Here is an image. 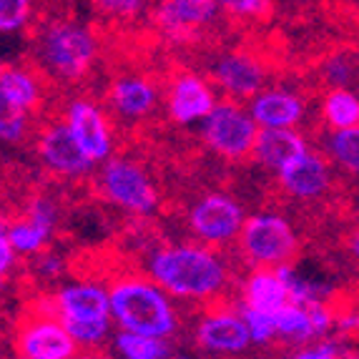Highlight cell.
Wrapping results in <instances>:
<instances>
[{
	"label": "cell",
	"instance_id": "cell-9",
	"mask_svg": "<svg viewBox=\"0 0 359 359\" xmlns=\"http://www.w3.org/2000/svg\"><path fill=\"white\" fill-rule=\"evenodd\" d=\"M219 103L211 78L194 71H179L171 76L166 88V111L179 126L204 123Z\"/></svg>",
	"mask_w": 359,
	"mask_h": 359
},
{
	"label": "cell",
	"instance_id": "cell-22",
	"mask_svg": "<svg viewBox=\"0 0 359 359\" xmlns=\"http://www.w3.org/2000/svg\"><path fill=\"white\" fill-rule=\"evenodd\" d=\"M317 324L311 317L309 304H292L276 311V337H284L289 341H306L317 337Z\"/></svg>",
	"mask_w": 359,
	"mask_h": 359
},
{
	"label": "cell",
	"instance_id": "cell-44",
	"mask_svg": "<svg viewBox=\"0 0 359 359\" xmlns=\"http://www.w3.org/2000/svg\"><path fill=\"white\" fill-rule=\"evenodd\" d=\"M352 359H359V357H352Z\"/></svg>",
	"mask_w": 359,
	"mask_h": 359
},
{
	"label": "cell",
	"instance_id": "cell-24",
	"mask_svg": "<svg viewBox=\"0 0 359 359\" xmlns=\"http://www.w3.org/2000/svg\"><path fill=\"white\" fill-rule=\"evenodd\" d=\"M324 118L334 131L359 126V98L347 88H332L324 98Z\"/></svg>",
	"mask_w": 359,
	"mask_h": 359
},
{
	"label": "cell",
	"instance_id": "cell-18",
	"mask_svg": "<svg viewBox=\"0 0 359 359\" xmlns=\"http://www.w3.org/2000/svg\"><path fill=\"white\" fill-rule=\"evenodd\" d=\"M306 151V144L302 133H297L294 128H259V136L254 141V158L262 166L271 168V171H282L284 166L302 156Z\"/></svg>",
	"mask_w": 359,
	"mask_h": 359
},
{
	"label": "cell",
	"instance_id": "cell-20",
	"mask_svg": "<svg viewBox=\"0 0 359 359\" xmlns=\"http://www.w3.org/2000/svg\"><path fill=\"white\" fill-rule=\"evenodd\" d=\"M0 98L25 114L38 111L43 103V78L28 66H6L0 73Z\"/></svg>",
	"mask_w": 359,
	"mask_h": 359
},
{
	"label": "cell",
	"instance_id": "cell-32",
	"mask_svg": "<svg viewBox=\"0 0 359 359\" xmlns=\"http://www.w3.org/2000/svg\"><path fill=\"white\" fill-rule=\"evenodd\" d=\"M241 317L246 322L252 344H266V341H271L276 337V314H271V311H262L244 304Z\"/></svg>",
	"mask_w": 359,
	"mask_h": 359
},
{
	"label": "cell",
	"instance_id": "cell-42",
	"mask_svg": "<svg viewBox=\"0 0 359 359\" xmlns=\"http://www.w3.org/2000/svg\"><path fill=\"white\" fill-rule=\"evenodd\" d=\"M3 68H6V63H3V58H0V73H3Z\"/></svg>",
	"mask_w": 359,
	"mask_h": 359
},
{
	"label": "cell",
	"instance_id": "cell-5",
	"mask_svg": "<svg viewBox=\"0 0 359 359\" xmlns=\"http://www.w3.org/2000/svg\"><path fill=\"white\" fill-rule=\"evenodd\" d=\"M101 194L118 209L149 216L158 209V191L144 168L128 158H108L101 168Z\"/></svg>",
	"mask_w": 359,
	"mask_h": 359
},
{
	"label": "cell",
	"instance_id": "cell-8",
	"mask_svg": "<svg viewBox=\"0 0 359 359\" xmlns=\"http://www.w3.org/2000/svg\"><path fill=\"white\" fill-rule=\"evenodd\" d=\"M244 211L226 194H206L189 211V226L194 236L206 246H222L233 241L244 229Z\"/></svg>",
	"mask_w": 359,
	"mask_h": 359
},
{
	"label": "cell",
	"instance_id": "cell-17",
	"mask_svg": "<svg viewBox=\"0 0 359 359\" xmlns=\"http://www.w3.org/2000/svg\"><path fill=\"white\" fill-rule=\"evenodd\" d=\"M249 114L259 128H292L304 116V101L284 88H262L249 98Z\"/></svg>",
	"mask_w": 359,
	"mask_h": 359
},
{
	"label": "cell",
	"instance_id": "cell-41",
	"mask_svg": "<svg viewBox=\"0 0 359 359\" xmlns=\"http://www.w3.org/2000/svg\"><path fill=\"white\" fill-rule=\"evenodd\" d=\"M352 254L359 259V233H357V236H354V239H352Z\"/></svg>",
	"mask_w": 359,
	"mask_h": 359
},
{
	"label": "cell",
	"instance_id": "cell-12",
	"mask_svg": "<svg viewBox=\"0 0 359 359\" xmlns=\"http://www.w3.org/2000/svg\"><path fill=\"white\" fill-rule=\"evenodd\" d=\"M211 83L222 88L233 101H249L264 88L266 71L257 55L246 50H226L216 55L209 68Z\"/></svg>",
	"mask_w": 359,
	"mask_h": 359
},
{
	"label": "cell",
	"instance_id": "cell-39",
	"mask_svg": "<svg viewBox=\"0 0 359 359\" xmlns=\"http://www.w3.org/2000/svg\"><path fill=\"white\" fill-rule=\"evenodd\" d=\"M73 359H111V357H106V354H76Z\"/></svg>",
	"mask_w": 359,
	"mask_h": 359
},
{
	"label": "cell",
	"instance_id": "cell-29",
	"mask_svg": "<svg viewBox=\"0 0 359 359\" xmlns=\"http://www.w3.org/2000/svg\"><path fill=\"white\" fill-rule=\"evenodd\" d=\"M66 330L76 339L78 347H98L111 334L114 319H68Z\"/></svg>",
	"mask_w": 359,
	"mask_h": 359
},
{
	"label": "cell",
	"instance_id": "cell-35",
	"mask_svg": "<svg viewBox=\"0 0 359 359\" xmlns=\"http://www.w3.org/2000/svg\"><path fill=\"white\" fill-rule=\"evenodd\" d=\"M322 73L332 88H344L349 83V78H352V63L347 58H341V55H334V58L324 60Z\"/></svg>",
	"mask_w": 359,
	"mask_h": 359
},
{
	"label": "cell",
	"instance_id": "cell-23",
	"mask_svg": "<svg viewBox=\"0 0 359 359\" xmlns=\"http://www.w3.org/2000/svg\"><path fill=\"white\" fill-rule=\"evenodd\" d=\"M114 344L123 359H168L171 357V347L161 337H149L138 334V332L121 330L114 337Z\"/></svg>",
	"mask_w": 359,
	"mask_h": 359
},
{
	"label": "cell",
	"instance_id": "cell-36",
	"mask_svg": "<svg viewBox=\"0 0 359 359\" xmlns=\"http://www.w3.org/2000/svg\"><path fill=\"white\" fill-rule=\"evenodd\" d=\"M15 262H18V252L15 246L11 244L8 233H0V282L15 269Z\"/></svg>",
	"mask_w": 359,
	"mask_h": 359
},
{
	"label": "cell",
	"instance_id": "cell-34",
	"mask_svg": "<svg viewBox=\"0 0 359 359\" xmlns=\"http://www.w3.org/2000/svg\"><path fill=\"white\" fill-rule=\"evenodd\" d=\"M25 219H30L33 224H38V226H43V229H48V231L53 233L55 224H58V206H55L50 198L36 196L33 201H30L28 216H25Z\"/></svg>",
	"mask_w": 359,
	"mask_h": 359
},
{
	"label": "cell",
	"instance_id": "cell-11",
	"mask_svg": "<svg viewBox=\"0 0 359 359\" xmlns=\"http://www.w3.org/2000/svg\"><path fill=\"white\" fill-rule=\"evenodd\" d=\"M15 349L18 357L25 359H73L78 354V344L68 334L66 324L50 314H38L20 324Z\"/></svg>",
	"mask_w": 359,
	"mask_h": 359
},
{
	"label": "cell",
	"instance_id": "cell-28",
	"mask_svg": "<svg viewBox=\"0 0 359 359\" xmlns=\"http://www.w3.org/2000/svg\"><path fill=\"white\" fill-rule=\"evenodd\" d=\"M276 271H279V276H282V282H284V287H287L289 302H292V304H317V302H322L324 289L319 287V284H314L311 279L302 276L299 271L287 266V264L276 266Z\"/></svg>",
	"mask_w": 359,
	"mask_h": 359
},
{
	"label": "cell",
	"instance_id": "cell-13",
	"mask_svg": "<svg viewBox=\"0 0 359 359\" xmlns=\"http://www.w3.org/2000/svg\"><path fill=\"white\" fill-rule=\"evenodd\" d=\"M38 156H41L43 166L58 176H83L88 174L96 163L90 161L73 138L71 128L63 123H50L38 136Z\"/></svg>",
	"mask_w": 359,
	"mask_h": 359
},
{
	"label": "cell",
	"instance_id": "cell-6",
	"mask_svg": "<svg viewBox=\"0 0 359 359\" xmlns=\"http://www.w3.org/2000/svg\"><path fill=\"white\" fill-rule=\"evenodd\" d=\"M241 252L254 266H282L297 249V236L279 214H257L241 229Z\"/></svg>",
	"mask_w": 359,
	"mask_h": 359
},
{
	"label": "cell",
	"instance_id": "cell-21",
	"mask_svg": "<svg viewBox=\"0 0 359 359\" xmlns=\"http://www.w3.org/2000/svg\"><path fill=\"white\" fill-rule=\"evenodd\" d=\"M244 299L246 306L276 314L282 306L289 304V292L284 287L279 271L271 269V266H257V271L246 279Z\"/></svg>",
	"mask_w": 359,
	"mask_h": 359
},
{
	"label": "cell",
	"instance_id": "cell-7",
	"mask_svg": "<svg viewBox=\"0 0 359 359\" xmlns=\"http://www.w3.org/2000/svg\"><path fill=\"white\" fill-rule=\"evenodd\" d=\"M219 13L222 8L216 0H158L151 18L166 41L184 46L209 30L219 20Z\"/></svg>",
	"mask_w": 359,
	"mask_h": 359
},
{
	"label": "cell",
	"instance_id": "cell-3",
	"mask_svg": "<svg viewBox=\"0 0 359 359\" xmlns=\"http://www.w3.org/2000/svg\"><path fill=\"white\" fill-rule=\"evenodd\" d=\"M111 319L121 330L168 339L179 327L168 294L154 279L138 274L116 276L108 287Z\"/></svg>",
	"mask_w": 359,
	"mask_h": 359
},
{
	"label": "cell",
	"instance_id": "cell-38",
	"mask_svg": "<svg viewBox=\"0 0 359 359\" xmlns=\"http://www.w3.org/2000/svg\"><path fill=\"white\" fill-rule=\"evenodd\" d=\"M38 269H41V274L46 276H58L60 269H63V264H60V259L50 257V254H46V257H38Z\"/></svg>",
	"mask_w": 359,
	"mask_h": 359
},
{
	"label": "cell",
	"instance_id": "cell-30",
	"mask_svg": "<svg viewBox=\"0 0 359 359\" xmlns=\"http://www.w3.org/2000/svg\"><path fill=\"white\" fill-rule=\"evenodd\" d=\"M332 156L344 168L359 174V126L352 128H337L330 141Z\"/></svg>",
	"mask_w": 359,
	"mask_h": 359
},
{
	"label": "cell",
	"instance_id": "cell-25",
	"mask_svg": "<svg viewBox=\"0 0 359 359\" xmlns=\"http://www.w3.org/2000/svg\"><path fill=\"white\" fill-rule=\"evenodd\" d=\"M83 3L111 23H136L151 8V0H83Z\"/></svg>",
	"mask_w": 359,
	"mask_h": 359
},
{
	"label": "cell",
	"instance_id": "cell-19",
	"mask_svg": "<svg viewBox=\"0 0 359 359\" xmlns=\"http://www.w3.org/2000/svg\"><path fill=\"white\" fill-rule=\"evenodd\" d=\"M279 181H282V186L292 196L314 198L330 184V171H327V166H324V161L319 156L304 151L289 166H284L279 171Z\"/></svg>",
	"mask_w": 359,
	"mask_h": 359
},
{
	"label": "cell",
	"instance_id": "cell-14",
	"mask_svg": "<svg viewBox=\"0 0 359 359\" xmlns=\"http://www.w3.org/2000/svg\"><path fill=\"white\" fill-rule=\"evenodd\" d=\"M106 101L118 118L141 121L158 106V86L146 73H118L108 86Z\"/></svg>",
	"mask_w": 359,
	"mask_h": 359
},
{
	"label": "cell",
	"instance_id": "cell-2",
	"mask_svg": "<svg viewBox=\"0 0 359 359\" xmlns=\"http://www.w3.org/2000/svg\"><path fill=\"white\" fill-rule=\"evenodd\" d=\"M149 276L168 297L211 299L226 284V264L211 246H161L149 259Z\"/></svg>",
	"mask_w": 359,
	"mask_h": 359
},
{
	"label": "cell",
	"instance_id": "cell-4",
	"mask_svg": "<svg viewBox=\"0 0 359 359\" xmlns=\"http://www.w3.org/2000/svg\"><path fill=\"white\" fill-rule=\"evenodd\" d=\"M201 136L214 154L239 161L252 154L259 126L249 114V108H244L233 98H226L216 103L214 111L206 116V121L201 123Z\"/></svg>",
	"mask_w": 359,
	"mask_h": 359
},
{
	"label": "cell",
	"instance_id": "cell-27",
	"mask_svg": "<svg viewBox=\"0 0 359 359\" xmlns=\"http://www.w3.org/2000/svg\"><path fill=\"white\" fill-rule=\"evenodd\" d=\"M36 15V0H0V36L23 33Z\"/></svg>",
	"mask_w": 359,
	"mask_h": 359
},
{
	"label": "cell",
	"instance_id": "cell-26",
	"mask_svg": "<svg viewBox=\"0 0 359 359\" xmlns=\"http://www.w3.org/2000/svg\"><path fill=\"white\" fill-rule=\"evenodd\" d=\"M53 233L48 229L38 226L30 219H20V222H11L8 226V239L15 246V252L25 254V257H33V254H41L46 249V244L50 241Z\"/></svg>",
	"mask_w": 359,
	"mask_h": 359
},
{
	"label": "cell",
	"instance_id": "cell-16",
	"mask_svg": "<svg viewBox=\"0 0 359 359\" xmlns=\"http://www.w3.org/2000/svg\"><path fill=\"white\" fill-rule=\"evenodd\" d=\"M53 311L60 322H68V319H111L108 287L93 282L68 284V287L55 292Z\"/></svg>",
	"mask_w": 359,
	"mask_h": 359
},
{
	"label": "cell",
	"instance_id": "cell-40",
	"mask_svg": "<svg viewBox=\"0 0 359 359\" xmlns=\"http://www.w3.org/2000/svg\"><path fill=\"white\" fill-rule=\"evenodd\" d=\"M8 226H11V222H8L6 216L0 214V233H8Z\"/></svg>",
	"mask_w": 359,
	"mask_h": 359
},
{
	"label": "cell",
	"instance_id": "cell-33",
	"mask_svg": "<svg viewBox=\"0 0 359 359\" xmlns=\"http://www.w3.org/2000/svg\"><path fill=\"white\" fill-rule=\"evenodd\" d=\"M222 13L231 15V18H244V20H257L264 18L271 8V0H216Z\"/></svg>",
	"mask_w": 359,
	"mask_h": 359
},
{
	"label": "cell",
	"instance_id": "cell-45",
	"mask_svg": "<svg viewBox=\"0 0 359 359\" xmlns=\"http://www.w3.org/2000/svg\"><path fill=\"white\" fill-rule=\"evenodd\" d=\"M18 359H25V357H18Z\"/></svg>",
	"mask_w": 359,
	"mask_h": 359
},
{
	"label": "cell",
	"instance_id": "cell-43",
	"mask_svg": "<svg viewBox=\"0 0 359 359\" xmlns=\"http://www.w3.org/2000/svg\"><path fill=\"white\" fill-rule=\"evenodd\" d=\"M179 359H189V357H179Z\"/></svg>",
	"mask_w": 359,
	"mask_h": 359
},
{
	"label": "cell",
	"instance_id": "cell-31",
	"mask_svg": "<svg viewBox=\"0 0 359 359\" xmlns=\"http://www.w3.org/2000/svg\"><path fill=\"white\" fill-rule=\"evenodd\" d=\"M30 131V114L20 111V108L11 106L0 98V141L8 144H18L28 136Z\"/></svg>",
	"mask_w": 359,
	"mask_h": 359
},
{
	"label": "cell",
	"instance_id": "cell-10",
	"mask_svg": "<svg viewBox=\"0 0 359 359\" xmlns=\"http://www.w3.org/2000/svg\"><path fill=\"white\" fill-rule=\"evenodd\" d=\"M66 126L71 128L78 146L93 163L111 158L114 131H111V121H108L106 111L96 101H90L86 96L73 98L66 106Z\"/></svg>",
	"mask_w": 359,
	"mask_h": 359
},
{
	"label": "cell",
	"instance_id": "cell-37",
	"mask_svg": "<svg viewBox=\"0 0 359 359\" xmlns=\"http://www.w3.org/2000/svg\"><path fill=\"white\" fill-rule=\"evenodd\" d=\"M292 359H339L337 349L332 344H322L317 349H304V352H297Z\"/></svg>",
	"mask_w": 359,
	"mask_h": 359
},
{
	"label": "cell",
	"instance_id": "cell-1",
	"mask_svg": "<svg viewBox=\"0 0 359 359\" xmlns=\"http://www.w3.org/2000/svg\"><path fill=\"white\" fill-rule=\"evenodd\" d=\"M33 55L46 76L60 83L83 81L101 55L96 28L71 15H50L33 30Z\"/></svg>",
	"mask_w": 359,
	"mask_h": 359
},
{
	"label": "cell",
	"instance_id": "cell-15",
	"mask_svg": "<svg viewBox=\"0 0 359 359\" xmlns=\"http://www.w3.org/2000/svg\"><path fill=\"white\" fill-rule=\"evenodd\" d=\"M196 341L211 354H239L252 344V337L241 314L216 309L198 322Z\"/></svg>",
	"mask_w": 359,
	"mask_h": 359
}]
</instances>
